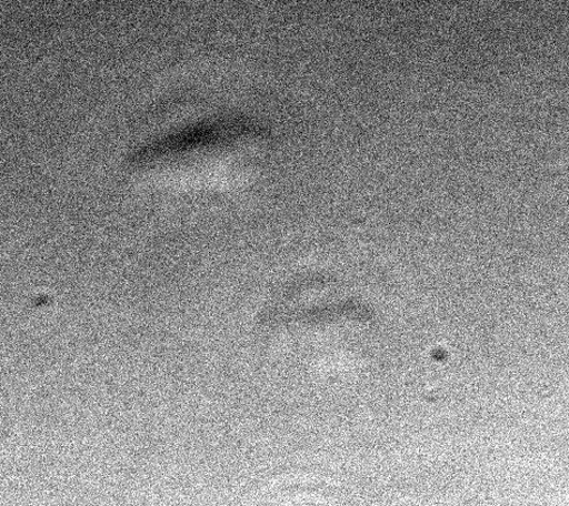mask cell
<instances>
[{
    "mask_svg": "<svg viewBox=\"0 0 569 506\" xmlns=\"http://www.w3.org/2000/svg\"><path fill=\"white\" fill-rule=\"evenodd\" d=\"M273 148L272 132L257 119L219 115L146 144L129 169L154 189L229 195L259 181Z\"/></svg>",
    "mask_w": 569,
    "mask_h": 506,
    "instance_id": "cell-1",
    "label": "cell"
}]
</instances>
